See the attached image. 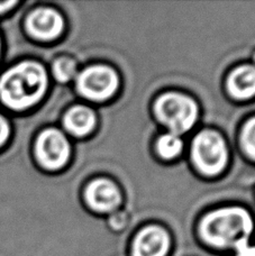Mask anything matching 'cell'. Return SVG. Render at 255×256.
Instances as JSON below:
<instances>
[{"label": "cell", "instance_id": "6da1fadb", "mask_svg": "<svg viewBox=\"0 0 255 256\" xmlns=\"http://www.w3.org/2000/svg\"><path fill=\"white\" fill-rule=\"evenodd\" d=\"M46 86V71L40 63L22 62L0 76V100L14 110H24L40 102Z\"/></svg>", "mask_w": 255, "mask_h": 256}, {"label": "cell", "instance_id": "7a4b0ae2", "mask_svg": "<svg viewBox=\"0 0 255 256\" xmlns=\"http://www.w3.org/2000/svg\"><path fill=\"white\" fill-rule=\"evenodd\" d=\"M253 230L250 214L242 208H225L204 218L200 234L207 244L226 248L235 246L243 250Z\"/></svg>", "mask_w": 255, "mask_h": 256}, {"label": "cell", "instance_id": "3957f363", "mask_svg": "<svg viewBox=\"0 0 255 256\" xmlns=\"http://www.w3.org/2000/svg\"><path fill=\"white\" fill-rule=\"evenodd\" d=\"M156 114L158 120L179 135L189 130L197 120V106L194 100L184 94L171 92L158 99Z\"/></svg>", "mask_w": 255, "mask_h": 256}, {"label": "cell", "instance_id": "277c9868", "mask_svg": "<svg viewBox=\"0 0 255 256\" xmlns=\"http://www.w3.org/2000/svg\"><path fill=\"white\" fill-rule=\"evenodd\" d=\"M191 155L199 170L208 176L220 173L225 168L228 158L224 140L212 130L200 132L196 137Z\"/></svg>", "mask_w": 255, "mask_h": 256}, {"label": "cell", "instance_id": "5b68a950", "mask_svg": "<svg viewBox=\"0 0 255 256\" xmlns=\"http://www.w3.org/2000/svg\"><path fill=\"white\" fill-rule=\"evenodd\" d=\"M35 155L40 166L48 170H58L69 160V142L60 130H46L36 140Z\"/></svg>", "mask_w": 255, "mask_h": 256}, {"label": "cell", "instance_id": "8992f818", "mask_svg": "<svg viewBox=\"0 0 255 256\" xmlns=\"http://www.w3.org/2000/svg\"><path fill=\"white\" fill-rule=\"evenodd\" d=\"M79 92L91 100H106L115 94L118 78L110 68L104 66H90L78 78Z\"/></svg>", "mask_w": 255, "mask_h": 256}, {"label": "cell", "instance_id": "52a82bcc", "mask_svg": "<svg viewBox=\"0 0 255 256\" xmlns=\"http://www.w3.org/2000/svg\"><path fill=\"white\" fill-rule=\"evenodd\" d=\"M26 30L35 38L48 40L56 38L63 30L60 14L50 8H38L26 20Z\"/></svg>", "mask_w": 255, "mask_h": 256}, {"label": "cell", "instance_id": "ba28073f", "mask_svg": "<svg viewBox=\"0 0 255 256\" xmlns=\"http://www.w3.org/2000/svg\"><path fill=\"white\" fill-rule=\"evenodd\" d=\"M169 248L168 232L158 226H150L135 237L132 244V256H166Z\"/></svg>", "mask_w": 255, "mask_h": 256}, {"label": "cell", "instance_id": "9c48e42d", "mask_svg": "<svg viewBox=\"0 0 255 256\" xmlns=\"http://www.w3.org/2000/svg\"><path fill=\"white\" fill-rule=\"evenodd\" d=\"M89 206L98 212H109L120 202V194L112 181L100 179L88 186L86 191Z\"/></svg>", "mask_w": 255, "mask_h": 256}, {"label": "cell", "instance_id": "30bf717a", "mask_svg": "<svg viewBox=\"0 0 255 256\" xmlns=\"http://www.w3.org/2000/svg\"><path fill=\"white\" fill-rule=\"evenodd\" d=\"M230 94L236 99H250L255 96V68L244 66L230 74L228 81Z\"/></svg>", "mask_w": 255, "mask_h": 256}, {"label": "cell", "instance_id": "8fae6325", "mask_svg": "<svg viewBox=\"0 0 255 256\" xmlns=\"http://www.w3.org/2000/svg\"><path fill=\"white\" fill-rule=\"evenodd\" d=\"M64 125L71 134L76 136H84L94 128V114L84 106L74 107L66 115Z\"/></svg>", "mask_w": 255, "mask_h": 256}, {"label": "cell", "instance_id": "7c38bea8", "mask_svg": "<svg viewBox=\"0 0 255 256\" xmlns=\"http://www.w3.org/2000/svg\"><path fill=\"white\" fill-rule=\"evenodd\" d=\"M182 140L180 137L176 134L163 135L158 142V154L163 158H173L178 156L182 150Z\"/></svg>", "mask_w": 255, "mask_h": 256}, {"label": "cell", "instance_id": "4fadbf2b", "mask_svg": "<svg viewBox=\"0 0 255 256\" xmlns=\"http://www.w3.org/2000/svg\"><path fill=\"white\" fill-rule=\"evenodd\" d=\"M53 72L56 79L61 82H66L74 76L76 72V63L70 58H63L54 63Z\"/></svg>", "mask_w": 255, "mask_h": 256}, {"label": "cell", "instance_id": "5bb4252c", "mask_svg": "<svg viewBox=\"0 0 255 256\" xmlns=\"http://www.w3.org/2000/svg\"><path fill=\"white\" fill-rule=\"evenodd\" d=\"M240 140H242L245 152L248 156L255 160V117L248 120V124L244 126Z\"/></svg>", "mask_w": 255, "mask_h": 256}, {"label": "cell", "instance_id": "9a60e30c", "mask_svg": "<svg viewBox=\"0 0 255 256\" xmlns=\"http://www.w3.org/2000/svg\"><path fill=\"white\" fill-rule=\"evenodd\" d=\"M9 134H10V127L6 117L0 114V146L6 143Z\"/></svg>", "mask_w": 255, "mask_h": 256}, {"label": "cell", "instance_id": "2e32d148", "mask_svg": "<svg viewBox=\"0 0 255 256\" xmlns=\"http://www.w3.org/2000/svg\"><path fill=\"white\" fill-rule=\"evenodd\" d=\"M17 2H0V14L6 12L14 6H16Z\"/></svg>", "mask_w": 255, "mask_h": 256}, {"label": "cell", "instance_id": "e0dca14e", "mask_svg": "<svg viewBox=\"0 0 255 256\" xmlns=\"http://www.w3.org/2000/svg\"><path fill=\"white\" fill-rule=\"evenodd\" d=\"M0 51H2V42H0Z\"/></svg>", "mask_w": 255, "mask_h": 256}]
</instances>
